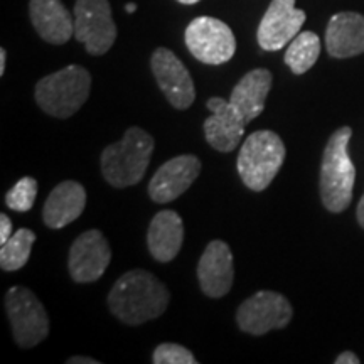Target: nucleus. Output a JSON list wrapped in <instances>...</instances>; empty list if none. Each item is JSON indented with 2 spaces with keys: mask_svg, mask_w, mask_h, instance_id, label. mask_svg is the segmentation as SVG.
<instances>
[{
  "mask_svg": "<svg viewBox=\"0 0 364 364\" xmlns=\"http://www.w3.org/2000/svg\"><path fill=\"white\" fill-rule=\"evenodd\" d=\"M6 311L19 348H34L48 338V312L29 289L21 285L11 287L6 295Z\"/></svg>",
  "mask_w": 364,
  "mask_h": 364,
  "instance_id": "423d86ee",
  "label": "nucleus"
},
{
  "mask_svg": "<svg viewBox=\"0 0 364 364\" xmlns=\"http://www.w3.org/2000/svg\"><path fill=\"white\" fill-rule=\"evenodd\" d=\"M201 172V162L196 156H177L159 167L149 182V196L152 201L167 204L188 191Z\"/></svg>",
  "mask_w": 364,
  "mask_h": 364,
  "instance_id": "ddd939ff",
  "label": "nucleus"
},
{
  "mask_svg": "<svg viewBox=\"0 0 364 364\" xmlns=\"http://www.w3.org/2000/svg\"><path fill=\"white\" fill-rule=\"evenodd\" d=\"M75 38L93 56L110 51L117 39V26L108 0H76Z\"/></svg>",
  "mask_w": 364,
  "mask_h": 364,
  "instance_id": "1a4fd4ad",
  "label": "nucleus"
},
{
  "mask_svg": "<svg viewBox=\"0 0 364 364\" xmlns=\"http://www.w3.org/2000/svg\"><path fill=\"white\" fill-rule=\"evenodd\" d=\"M36 241L34 231L21 228L0 248V267L4 272H16L26 267L31 257V250Z\"/></svg>",
  "mask_w": 364,
  "mask_h": 364,
  "instance_id": "4be33fe9",
  "label": "nucleus"
},
{
  "mask_svg": "<svg viewBox=\"0 0 364 364\" xmlns=\"http://www.w3.org/2000/svg\"><path fill=\"white\" fill-rule=\"evenodd\" d=\"M36 196H38V181L34 177H22L7 191L6 204L12 211L26 213L33 209Z\"/></svg>",
  "mask_w": 364,
  "mask_h": 364,
  "instance_id": "5701e85b",
  "label": "nucleus"
},
{
  "mask_svg": "<svg viewBox=\"0 0 364 364\" xmlns=\"http://www.w3.org/2000/svg\"><path fill=\"white\" fill-rule=\"evenodd\" d=\"M206 107L213 113L204 120V136L206 142L218 152H233L238 147L245 134L243 117L235 110L230 100L213 97Z\"/></svg>",
  "mask_w": 364,
  "mask_h": 364,
  "instance_id": "2eb2a0df",
  "label": "nucleus"
},
{
  "mask_svg": "<svg viewBox=\"0 0 364 364\" xmlns=\"http://www.w3.org/2000/svg\"><path fill=\"white\" fill-rule=\"evenodd\" d=\"M12 236V223L6 213L0 215V245H4Z\"/></svg>",
  "mask_w": 364,
  "mask_h": 364,
  "instance_id": "393cba45",
  "label": "nucleus"
},
{
  "mask_svg": "<svg viewBox=\"0 0 364 364\" xmlns=\"http://www.w3.org/2000/svg\"><path fill=\"white\" fill-rule=\"evenodd\" d=\"M177 2L184 4V6H193V4H198L199 0H177Z\"/></svg>",
  "mask_w": 364,
  "mask_h": 364,
  "instance_id": "7c9ffc66",
  "label": "nucleus"
},
{
  "mask_svg": "<svg viewBox=\"0 0 364 364\" xmlns=\"http://www.w3.org/2000/svg\"><path fill=\"white\" fill-rule=\"evenodd\" d=\"M125 11L129 12V14H134V12L136 11V6H135V4H127V6H125Z\"/></svg>",
  "mask_w": 364,
  "mask_h": 364,
  "instance_id": "c756f323",
  "label": "nucleus"
},
{
  "mask_svg": "<svg viewBox=\"0 0 364 364\" xmlns=\"http://www.w3.org/2000/svg\"><path fill=\"white\" fill-rule=\"evenodd\" d=\"M6 61H7V53L6 49H0V76L6 73Z\"/></svg>",
  "mask_w": 364,
  "mask_h": 364,
  "instance_id": "c85d7f7f",
  "label": "nucleus"
},
{
  "mask_svg": "<svg viewBox=\"0 0 364 364\" xmlns=\"http://www.w3.org/2000/svg\"><path fill=\"white\" fill-rule=\"evenodd\" d=\"M273 76L265 68H257L241 78L231 91L230 103L243 117L245 124L253 122L265 110V102L270 93Z\"/></svg>",
  "mask_w": 364,
  "mask_h": 364,
  "instance_id": "6ab92c4d",
  "label": "nucleus"
},
{
  "mask_svg": "<svg viewBox=\"0 0 364 364\" xmlns=\"http://www.w3.org/2000/svg\"><path fill=\"white\" fill-rule=\"evenodd\" d=\"M152 135L140 127H130L120 142L110 144L102 152V174L117 189L130 188L144 179L152 159Z\"/></svg>",
  "mask_w": 364,
  "mask_h": 364,
  "instance_id": "f03ea898",
  "label": "nucleus"
},
{
  "mask_svg": "<svg viewBox=\"0 0 364 364\" xmlns=\"http://www.w3.org/2000/svg\"><path fill=\"white\" fill-rule=\"evenodd\" d=\"M321 54V39L316 33L304 31L299 33L290 41L285 51V65L292 70L295 75H304L316 65Z\"/></svg>",
  "mask_w": 364,
  "mask_h": 364,
  "instance_id": "412c9836",
  "label": "nucleus"
},
{
  "mask_svg": "<svg viewBox=\"0 0 364 364\" xmlns=\"http://www.w3.org/2000/svg\"><path fill=\"white\" fill-rule=\"evenodd\" d=\"M334 363L336 364H359L361 363V359H359L353 351H344L336 358Z\"/></svg>",
  "mask_w": 364,
  "mask_h": 364,
  "instance_id": "a878e982",
  "label": "nucleus"
},
{
  "mask_svg": "<svg viewBox=\"0 0 364 364\" xmlns=\"http://www.w3.org/2000/svg\"><path fill=\"white\" fill-rule=\"evenodd\" d=\"M326 48L336 59L353 58L364 53V16L339 12L331 17L326 31Z\"/></svg>",
  "mask_w": 364,
  "mask_h": 364,
  "instance_id": "f3484780",
  "label": "nucleus"
},
{
  "mask_svg": "<svg viewBox=\"0 0 364 364\" xmlns=\"http://www.w3.org/2000/svg\"><path fill=\"white\" fill-rule=\"evenodd\" d=\"M184 243V223L176 211L166 209L152 218L147 233L149 252L161 263H169Z\"/></svg>",
  "mask_w": 364,
  "mask_h": 364,
  "instance_id": "aec40b11",
  "label": "nucleus"
},
{
  "mask_svg": "<svg viewBox=\"0 0 364 364\" xmlns=\"http://www.w3.org/2000/svg\"><path fill=\"white\" fill-rule=\"evenodd\" d=\"M356 218H358V223H359V225H361V228L364 230V194H363L361 201H359V204H358Z\"/></svg>",
  "mask_w": 364,
  "mask_h": 364,
  "instance_id": "cd10ccee",
  "label": "nucleus"
},
{
  "mask_svg": "<svg viewBox=\"0 0 364 364\" xmlns=\"http://www.w3.org/2000/svg\"><path fill=\"white\" fill-rule=\"evenodd\" d=\"M186 46L204 65H225L235 56L236 39L230 26L215 17H196L186 27Z\"/></svg>",
  "mask_w": 364,
  "mask_h": 364,
  "instance_id": "0eeeda50",
  "label": "nucleus"
},
{
  "mask_svg": "<svg viewBox=\"0 0 364 364\" xmlns=\"http://www.w3.org/2000/svg\"><path fill=\"white\" fill-rule=\"evenodd\" d=\"M86 208V189L76 181L58 184L48 196L43 209L44 225L53 230L65 228L76 221Z\"/></svg>",
  "mask_w": 364,
  "mask_h": 364,
  "instance_id": "a211bd4d",
  "label": "nucleus"
},
{
  "mask_svg": "<svg viewBox=\"0 0 364 364\" xmlns=\"http://www.w3.org/2000/svg\"><path fill=\"white\" fill-rule=\"evenodd\" d=\"M29 16L34 29L46 43L66 44L75 34V21L61 0H31Z\"/></svg>",
  "mask_w": 364,
  "mask_h": 364,
  "instance_id": "dca6fc26",
  "label": "nucleus"
},
{
  "mask_svg": "<svg viewBox=\"0 0 364 364\" xmlns=\"http://www.w3.org/2000/svg\"><path fill=\"white\" fill-rule=\"evenodd\" d=\"M351 127H341L331 135L321 166V198L327 211L343 213L353 201L356 167L349 157Z\"/></svg>",
  "mask_w": 364,
  "mask_h": 364,
  "instance_id": "7ed1b4c3",
  "label": "nucleus"
},
{
  "mask_svg": "<svg viewBox=\"0 0 364 364\" xmlns=\"http://www.w3.org/2000/svg\"><path fill=\"white\" fill-rule=\"evenodd\" d=\"M68 364H100V361L97 359H91V358H85V356H75V358H70L66 361Z\"/></svg>",
  "mask_w": 364,
  "mask_h": 364,
  "instance_id": "bb28decb",
  "label": "nucleus"
},
{
  "mask_svg": "<svg viewBox=\"0 0 364 364\" xmlns=\"http://www.w3.org/2000/svg\"><path fill=\"white\" fill-rule=\"evenodd\" d=\"M294 311L289 299L272 290H260L241 304L236 312V324L243 332L263 336L275 329H284L292 321Z\"/></svg>",
  "mask_w": 364,
  "mask_h": 364,
  "instance_id": "6e6552de",
  "label": "nucleus"
},
{
  "mask_svg": "<svg viewBox=\"0 0 364 364\" xmlns=\"http://www.w3.org/2000/svg\"><path fill=\"white\" fill-rule=\"evenodd\" d=\"M169 289L147 270H130L115 282L108 295V307L118 321L142 326L161 317L169 306Z\"/></svg>",
  "mask_w": 364,
  "mask_h": 364,
  "instance_id": "f257e3e1",
  "label": "nucleus"
},
{
  "mask_svg": "<svg viewBox=\"0 0 364 364\" xmlns=\"http://www.w3.org/2000/svg\"><path fill=\"white\" fill-rule=\"evenodd\" d=\"M285 161V145L272 130H258L245 140L238 154L236 169L243 184L262 193L272 184Z\"/></svg>",
  "mask_w": 364,
  "mask_h": 364,
  "instance_id": "39448f33",
  "label": "nucleus"
},
{
  "mask_svg": "<svg viewBox=\"0 0 364 364\" xmlns=\"http://www.w3.org/2000/svg\"><path fill=\"white\" fill-rule=\"evenodd\" d=\"M150 68L167 102L177 110H188L196 100V88L181 59L171 49L157 48L150 59Z\"/></svg>",
  "mask_w": 364,
  "mask_h": 364,
  "instance_id": "9d476101",
  "label": "nucleus"
},
{
  "mask_svg": "<svg viewBox=\"0 0 364 364\" xmlns=\"http://www.w3.org/2000/svg\"><path fill=\"white\" fill-rule=\"evenodd\" d=\"M152 361L156 364H196L198 359L184 346L176 343H164L156 348Z\"/></svg>",
  "mask_w": 364,
  "mask_h": 364,
  "instance_id": "b1692460",
  "label": "nucleus"
},
{
  "mask_svg": "<svg viewBox=\"0 0 364 364\" xmlns=\"http://www.w3.org/2000/svg\"><path fill=\"white\" fill-rule=\"evenodd\" d=\"M112 262V248L102 231L88 230L81 233L70 250L71 279L78 284H91L102 279Z\"/></svg>",
  "mask_w": 364,
  "mask_h": 364,
  "instance_id": "9b49d317",
  "label": "nucleus"
},
{
  "mask_svg": "<svg viewBox=\"0 0 364 364\" xmlns=\"http://www.w3.org/2000/svg\"><path fill=\"white\" fill-rule=\"evenodd\" d=\"M198 280L204 295L221 299L228 295L235 280L233 253L226 241L213 240L198 263Z\"/></svg>",
  "mask_w": 364,
  "mask_h": 364,
  "instance_id": "4468645a",
  "label": "nucleus"
},
{
  "mask_svg": "<svg viewBox=\"0 0 364 364\" xmlns=\"http://www.w3.org/2000/svg\"><path fill=\"white\" fill-rule=\"evenodd\" d=\"M91 91V75L83 66L71 65L44 76L34 88L39 108L54 118H70L83 107Z\"/></svg>",
  "mask_w": 364,
  "mask_h": 364,
  "instance_id": "20e7f679",
  "label": "nucleus"
},
{
  "mask_svg": "<svg viewBox=\"0 0 364 364\" xmlns=\"http://www.w3.org/2000/svg\"><path fill=\"white\" fill-rule=\"evenodd\" d=\"M307 16L295 0H272L258 26V44L263 51H280L300 33Z\"/></svg>",
  "mask_w": 364,
  "mask_h": 364,
  "instance_id": "f8f14e48",
  "label": "nucleus"
}]
</instances>
